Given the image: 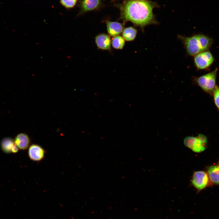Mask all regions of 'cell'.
Returning <instances> with one entry per match:
<instances>
[{
  "mask_svg": "<svg viewBox=\"0 0 219 219\" xmlns=\"http://www.w3.org/2000/svg\"><path fill=\"white\" fill-rule=\"evenodd\" d=\"M158 6L156 2L149 0H128L121 7L120 18L124 22H131L144 32L146 26L158 24L153 12Z\"/></svg>",
  "mask_w": 219,
  "mask_h": 219,
  "instance_id": "cell-1",
  "label": "cell"
},
{
  "mask_svg": "<svg viewBox=\"0 0 219 219\" xmlns=\"http://www.w3.org/2000/svg\"><path fill=\"white\" fill-rule=\"evenodd\" d=\"M178 38L182 42L187 54L193 56L208 50L213 42L212 39L202 34L188 37L179 35Z\"/></svg>",
  "mask_w": 219,
  "mask_h": 219,
  "instance_id": "cell-2",
  "label": "cell"
},
{
  "mask_svg": "<svg viewBox=\"0 0 219 219\" xmlns=\"http://www.w3.org/2000/svg\"><path fill=\"white\" fill-rule=\"evenodd\" d=\"M218 68L206 74L198 77H195V83L204 92L212 95L216 86V78Z\"/></svg>",
  "mask_w": 219,
  "mask_h": 219,
  "instance_id": "cell-3",
  "label": "cell"
},
{
  "mask_svg": "<svg viewBox=\"0 0 219 219\" xmlns=\"http://www.w3.org/2000/svg\"><path fill=\"white\" fill-rule=\"evenodd\" d=\"M185 145L193 151L200 153L204 151L207 147V140L206 136L200 134L197 136H187L184 140Z\"/></svg>",
  "mask_w": 219,
  "mask_h": 219,
  "instance_id": "cell-4",
  "label": "cell"
},
{
  "mask_svg": "<svg viewBox=\"0 0 219 219\" xmlns=\"http://www.w3.org/2000/svg\"><path fill=\"white\" fill-rule=\"evenodd\" d=\"M194 57L195 65L199 70L207 69L214 61L213 56L208 50L201 52Z\"/></svg>",
  "mask_w": 219,
  "mask_h": 219,
  "instance_id": "cell-5",
  "label": "cell"
},
{
  "mask_svg": "<svg viewBox=\"0 0 219 219\" xmlns=\"http://www.w3.org/2000/svg\"><path fill=\"white\" fill-rule=\"evenodd\" d=\"M208 182L207 173L203 171L195 172L193 175L192 183L193 186L198 191L206 187Z\"/></svg>",
  "mask_w": 219,
  "mask_h": 219,
  "instance_id": "cell-6",
  "label": "cell"
},
{
  "mask_svg": "<svg viewBox=\"0 0 219 219\" xmlns=\"http://www.w3.org/2000/svg\"><path fill=\"white\" fill-rule=\"evenodd\" d=\"M95 40L98 49L111 51V40L109 34L104 33H99L95 36Z\"/></svg>",
  "mask_w": 219,
  "mask_h": 219,
  "instance_id": "cell-7",
  "label": "cell"
},
{
  "mask_svg": "<svg viewBox=\"0 0 219 219\" xmlns=\"http://www.w3.org/2000/svg\"><path fill=\"white\" fill-rule=\"evenodd\" d=\"M45 151L40 145L32 144L29 147L28 154L30 159L32 161L39 162L44 158Z\"/></svg>",
  "mask_w": 219,
  "mask_h": 219,
  "instance_id": "cell-8",
  "label": "cell"
},
{
  "mask_svg": "<svg viewBox=\"0 0 219 219\" xmlns=\"http://www.w3.org/2000/svg\"><path fill=\"white\" fill-rule=\"evenodd\" d=\"M106 23L108 33L113 37L122 33L124 29V24L109 21H106Z\"/></svg>",
  "mask_w": 219,
  "mask_h": 219,
  "instance_id": "cell-9",
  "label": "cell"
},
{
  "mask_svg": "<svg viewBox=\"0 0 219 219\" xmlns=\"http://www.w3.org/2000/svg\"><path fill=\"white\" fill-rule=\"evenodd\" d=\"M14 140L15 145L19 149L22 150L27 149L30 143L29 137L27 135L23 133L17 134Z\"/></svg>",
  "mask_w": 219,
  "mask_h": 219,
  "instance_id": "cell-10",
  "label": "cell"
},
{
  "mask_svg": "<svg viewBox=\"0 0 219 219\" xmlns=\"http://www.w3.org/2000/svg\"><path fill=\"white\" fill-rule=\"evenodd\" d=\"M207 173L212 182L215 184H219V166L213 165L208 169Z\"/></svg>",
  "mask_w": 219,
  "mask_h": 219,
  "instance_id": "cell-11",
  "label": "cell"
},
{
  "mask_svg": "<svg viewBox=\"0 0 219 219\" xmlns=\"http://www.w3.org/2000/svg\"><path fill=\"white\" fill-rule=\"evenodd\" d=\"M15 145L14 140L9 137H5L1 142V147L2 151L6 154L12 153V149Z\"/></svg>",
  "mask_w": 219,
  "mask_h": 219,
  "instance_id": "cell-12",
  "label": "cell"
},
{
  "mask_svg": "<svg viewBox=\"0 0 219 219\" xmlns=\"http://www.w3.org/2000/svg\"><path fill=\"white\" fill-rule=\"evenodd\" d=\"M122 37L127 41H133L135 38L137 30L133 27H129L124 28L122 33Z\"/></svg>",
  "mask_w": 219,
  "mask_h": 219,
  "instance_id": "cell-13",
  "label": "cell"
},
{
  "mask_svg": "<svg viewBox=\"0 0 219 219\" xmlns=\"http://www.w3.org/2000/svg\"><path fill=\"white\" fill-rule=\"evenodd\" d=\"M100 4V0H83L82 7L85 11L94 10L98 7Z\"/></svg>",
  "mask_w": 219,
  "mask_h": 219,
  "instance_id": "cell-14",
  "label": "cell"
},
{
  "mask_svg": "<svg viewBox=\"0 0 219 219\" xmlns=\"http://www.w3.org/2000/svg\"><path fill=\"white\" fill-rule=\"evenodd\" d=\"M125 43V40L122 36L119 35L113 37L111 40V45L114 48L116 49H122Z\"/></svg>",
  "mask_w": 219,
  "mask_h": 219,
  "instance_id": "cell-15",
  "label": "cell"
},
{
  "mask_svg": "<svg viewBox=\"0 0 219 219\" xmlns=\"http://www.w3.org/2000/svg\"><path fill=\"white\" fill-rule=\"evenodd\" d=\"M212 95L213 96L214 103L217 108L219 109V87L216 85Z\"/></svg>",
  "mask_w": 219,
  "mask_h": 219,
  "instance_id": "cell-16",
  "label": "cell"
},
{
  "mask_svg": "<svg viewBox=\"0 0 219 219\" xmlns=\"http://www.w3.org/2000/svg\"><path fill=\"white\" fill-rule=\"evenodd\" d=\"M77 0H61V4L67 8L73 7L75 5Z\"/></svg>",
  "mask_w": 219,
  "mask_h": 219,
  "instance_id": "cell-17",
  "label": "cell"
},
{
  "mask_svg": "<svg viewBox=\"0 0 219 219\" xmlns=\"http://www.w3.org/2000/svg\"><path fill=\"white\" fill-rule=\"evenodd\" d=\"M19 149L17 147V146L15 145L12 148V153H17L18 151H19Z\"/></svg>",
  "mask_w": 219,
  "mask_h": 219,
  "instance_id": "cell-18",
  "label": "cell"
}]
</instances>
